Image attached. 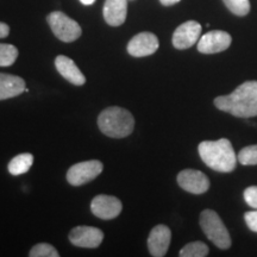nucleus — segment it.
<instances>
[{"mask_svg": "<svg viewBox=\"0 0 257 257\" xmlns=\"http://www.w3.org/2000/svg\"><path fill=\"white\" fill-rule=\"evenodd\" d=\"M172 240V232L166 225H156L148 238V249L154 257H163L168 251Z\"/></svg>", "mask_w": 257, "mask_h": 257, "instance_id": "ddd939ff", "label": "nucleus"}, {"mask_svg": "<svg viewBox=\"0 0 257 257\" xmlns=\"http://www.w3.org/2000/svg\"><path fill=\"white\" fill-rule=\"evenodd\" d=\"M223 3L227 9L236 16H246L250 12L249 0H223Z\"/></svg>", "mask_w": 257, "mask_h": 257, "instance_id": "aec40b11", "label": "nucleus"}, {"mask_svg": "<svg viewBox=\"0 0 257 257\" xmlns=\"http://www.w3.org/2000/svg\"><path fill=\"white\" fill-rule=\"evenodd\" d=\"M30 257H59L60 253L48 243H38L29 252Z\"/></svg>", "mask_w": 257, "mask_h": 257, "instance_id": "4be33fe9", "label": "nucleus"}, {"mask_svg": "<svg viewBox=\"0 0 257 257\" xmlns=\"http://www.w3.org/2000/svg\"><path fill=\"white\" fill-rule=\"evenodd\" d=\"M104 166L100 161L91 160L76 163L67 172V181L72 186H82L88 184L96 176L101 174Z\"/></svg>", "mask_w": 257, "mask_h": 257, "instance_id": "423d86ee", "label": "nucleus"}, {"mask_svg": "<svg viewBox=\"0 0 257 257\" xmlns=\"http://www.w3.org/2000/svg\"><path fill=\"white\" fill-rule=\"evenodd\" d=\"M201 34V25L195 21L185 22L173 34V46L176 49L184 50L194 46Z\"/></svg>", "mask_w": 257, "mask_h": 257, "instance_id": "9b49d317", "label": "nucleus"}, {"mask_svg": "<svg viewBox=\"0 0 257 257\" xmlns=\"http://www.w3.org/2000/svg\"><path fill=\"white\" fill-rule=\"evenodd\" d=\"M32 163H34V156H32L31 154H19V155L15 156L14 159L9 162V173L15 176L25 174V173L31 168Z\"/></svg>", "mask_w": 257, "mask_h": 257, "instance_id": "f3484780", "label": "nucleus"}, {"mask_svg": "<svg viewBox=\"0 0 257 257\" xmlns=\"http://www.w3.org/2000/svg\"><path fill=\"white\" fill-rule=\"evenodd\" d=\"M55 67L61 75L63 76L67 81L75 86L85 85L86 78L83 75L79 67L76 66L75 62L69 57L64 55H59L55 59Z\"/></svg>", "mask_w": 257, "mask_h": 257, "instance_id": "4468645a", "label": "nucleus"}, {"mask_svg": "<svg viewBox=\"0 0 257 257\" xmlns=\"http://www.w3.org/2000/svg\"><path fill=\"white\" fill-rule=\"evenodd\" d=\"M208 246L204 242H192L180 250L181 257H205L208 255Z\"/></svg>", "mask_w": 257, "mask_h": 257, "instance_id": "a211bd4d", "label": "nucleus"}, {"mask_svg": "<svg viewBox=\"0 0 257 257\" xmlns=\"http://www.w3.org/2000/svg\"><path fill=\"white\" fill-rule=\"evenodd\" d=\"M178 184L192 194H204L210 188V180L204 173L195 169H185L178 174Z\"/></svg>", "mask_w": 257, "mask_h": 257, "instance_id": "0eeeda50", "label": "nucleus"}, {"mask_svg": "<svg viewBox=\"0 0 257 257\" xmlns=\"http://www.w3.org/2000/svg\"><path fill=\"white\" fill-rule=\"evenodd\" d=\"M181 2V0H160V3L165 6H172L178 4V3Z\"/></svg>", "mask_w": 257, "mask_h": 257, "instance_id": "a878e982", "label": "nucleus"}, {"mask_svg": "<svg viewBox=\"0 0 257 257\" xmlns=\"http://www.w3.org/2000/svg\"><path fill=\"white\" fill-rule=\"evenodd\" d=\"M244 219H245V223L249 229L253 232H257V210L246 212L244 214Z\"/></svg>", "mask_w": 257, "mask_h": 257, "instance_id": "b1692460", "label": "nucleus"}, {"mask_svg": "<svg viewBox=\"0 0 257 257\" xmlns=\"http://www.w3.org/2000/svg\"><path fill=\"white\" fill-rule=\"evenodd\" d=\"M244 200L250 207L257 210V186H250L244 191Z\"/></svg>", "mask_w": 257, "mask_h": 257, "instance_id": "5701e85b", "label": "nucleus"}, {"mask_svg": "<svg viewBox=\"0 0 257 257\" xmlns=\"http://www.w3.org/2000/svg\"><path fill=\"white\" fill-rule=\"evenodd\" d=\"M9 34H10V27H9V25L3 23V22H0V38L8 37Z\"/></svg>", "mask_w": 257, "mask_h": 257, "instance_id": "393cba45", "label": "nucleus"}, {"mask_svg": "<svg viewBox=\"0 0 257 257\" xmlns=\"http://www.w3.org/2000/svg\"><path fill=\"white\" fill-rule=\"evenodd\" d=\"M80 2H81L83 5H92L94 4L95 0H80Z\"/></svg>", "mask_w": 257, "mask_h": 257, "instance_id": "bb28decb", "label": "nucleus"}, {"mask_svg": "<svg viewBox=\"0 0 257 257\" xmlns=\"http://www.w3.org/2000/svg\"><path fill=\"white\" fill-rule=\"evenodd\" d=\"M98 126L107 137L124 138L134 131L135 118L133 113L125 108L112 106L99 114Z\"/></svg>", "mask_w": 257, "mask_h": 257, "instance_id": "7ed1b4c3", "label": "nucleus"}, {"mask_svg": "<svg viewBox=\"0 0 257 257\" xmlns=\"http://www.w3.org/2000/svg\"><path fill=\"white\" fill-rule=\"evenodd\" d=\"M200 226L206 237L219 249H229L231 246V237L223 220L217 212L205 210L200 214Z\"/></svg>", "mask_w": 257, "mask_h": 257, "instance_id": "20e7f679", "label": "nucleus"}, {"mask_svg": "<svg viewBox=\"0 0 257 257\" xmlns=\"http://www.w3.org/2000/svg\"><path fill=\"white\" fill-rule=\"evenodd\" d=\"M123 210V205L118 198L112 195H96L91 202V211L95 217L104 220L117 218Z\"/></svg>", "mask_w": 257, "mask_h": 257, "instance_id": "1a4fd4ad", "label": "nucleus"}, {"mask_svg": "<svg viewBox=\"0 0 257 257\" xmlns=\"http://www.w3.org/2000/svg\"><path fill=\"white\" fill-rule=\"evenodd\" d=\"M232 37L221 30L208 31L198 41V50L202 54H217L226 50L231 46Z\"/></svg>", "mask_w": 257, "mask_h": 257, "instance_id": "9d476101", "label": "nucleus"}, {"mask_svg": "<svg viewBox=\"0 0 257 257\" xmlns=\"http://www.w3.org/2000/svg\"><path fill=\"white\" fill-rule=\"evenodd\" d=\"M102 239H104V232L98 227L83 225V226L74 227L69 232L70 243L80 248H98Z\"/></svg>", "mask_w": 257, "mask_h": 257, "instance_id": "6e6552de", "label": "nucleus"}, {"mask_svg": "<svg viewBox=\"0 0 257 257\" xmlns=\"http://www.w3.org/2000/svg\"><path fill=\"white\" fill-rule=\"evenodd\" d=\"M27 92L24 79L12 74L0 73V100L15 98Z\"/></svg>", "mask_w": 257, "mask_h": 257, "instance_id": "dca6fc26", "label": "nucleus"}, {"mask_svg": "<svg viewBox=\"0 0 257 257\" xmlns=\"http://www.w3.org/2000/svg\"><path fill=\"white\" fill-rule=\"evenodd\" d=\"M18 57V49L12 44L0 43V67H10Z\"/></svg>", "mask_w": 257, "mask_h": 257, "instance_id": "6ab92c4d", "label": "nucleus"}, {"mask_svg": "<svg viewBox=\"0 0 257 257\" xmlns=\"http://www.w3.org/2000/svg\"><path fill=\"white\" fill-rule=\"evenodd\" d=\"M238 162L243 166H256L257 165V144L243 148L238 153Z\"/></svg>", "mask_w": 257, "mask_h": 257, "instance_id": "412c9836", "label": "nucleus"}, {"mask_svg": "<svg viewBox=\"0 0 257 257\" xmlns=\"http://www.w3.org/2000/svg\"><path fill=\"white\" fill-rule=\"evenodd\" d=\"M214 105L218 110L239 118L257 115V81H245L229 95L217 96Z\"/></svg>", "mask_w": 257, "mask_h": 257, "instance_id": "f257e3e1", "label": "nucleus"}, {"mask_svg": "<svg viewBox=\"0 0 257 257\" xmlns=\"http://www.w3.org/2000/svg\"><path fill=\"white\" fill-rule=\"evenodd\" d=\"M47 22L54 35L60 41L66 42V43L76 41L82 34L81 27L78 24V22L69 18L63 12H51L47 17Z\"/></svg>", "mask_w": 257, "mask_h": 257, "instance_id": "39448f33", "label": "nucleus"}, {"mask_svg": "<svg viewBox=\"0 0 257 257\" xmlns=\"http://www.w3.org/2000/svg\"><path fill=\"white\" fill-rule=\"evenodd\" d=\"M102 15L106 23L111 27L124 24L127 15V0H106Z\"/></svg>", "mask_w": 257, "mask_h": 257, "instance_id": "2eb2a0df", "label": "nucleus"}, {"mask_svg": "<svg viewBox=\"0 0 257 257\" xmlns=\"http://www.w3.org/2000/svg\"><path fill=\"white\" fill-rule=\"evenodd\" d=\"M159 38L152 32H141L131 38L127 44V53L135 57L153 55L159 49Z\"/></svg>", "mask_w": 257, "mask_h": 257, "instance_id": "f8f14e48", "label": "nucleus"}, {"mask_svg": "<svg viewBox=\"0 0 257 257\" xmlns=\"http://www.w3.org/2000/svg\"><path fill=\"white\" fill-rule=\"evenodd\" d=\"M202 162L219 173H230L236 168L237 156L232 144L226 138L218 141H204L198 147Z\"/></svg>", "mask_w": 257, "mask_h": 257, "instance_id": "f03ea898", "label": "nucleus"}]
</instances>
